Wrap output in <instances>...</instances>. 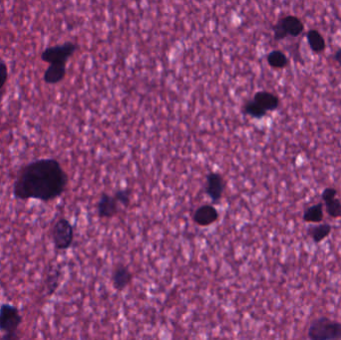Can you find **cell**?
I'll return each instance as SVG.
<instances>
[{"mask_svg": "<svg viewBox=\"0 0 341 340\" xmlns=\"http://www.w3.org/2000/svg\"><path fill=\"white\" fill-rule=\"evenodd\" d=\"M74 228L65 218L58 219L51 229V239L57 251H66L73 245Z\"/></svg>", "mask_w": 341, "mask_h": 340, "instance_id": "277c9868", "label": "cell"}, {"mask_svg": "<svg viewBox=\"0 0 341 340\" xmlns=\"http://www.w3.org/2000/svg\"><path fill=\"white\" fill-rule=\"evenodd\" d=\"M114 197L118 203H121L125 207H128L130 205V201H131V198H130L131 197V191L128 189L118 190V191H116Z\"/></svg>", "mask_w": 341, "mask_h": 340, "instance_id": "ffe728a7", "label": "cell"}, {"mask_svg": "<svg viewBox=\"0 0 341 340\" xmlns=\"http://www.w3.org/2000/svg\"><path fill=\"white\" fill-rule=\"evenodd\" d=\"M68 175L54 158H41L22 166L13 183L16 200L43 203L60 198L68 186Z\"/></svg>", "mask_w": 341, "mask_h": 340, "instance_id": "6da1fadb", "label": "cell"}, {"mask_svg": "<svg viewBox=\"0 0 341 340\" xmlns=\"http://www.w3.org/2000/svg\"><path fill=\"white\" fill-rule=\"evenodd\" d=\"M331 226L329 224H322L318 226H314L308 229V235L313 240L314 243L318 244L325 240L331 233Z\"/></svg>", "mask_w": 341, "mask_h": 340, "instance_id": "5bb4252c", "label": "cell"}, {"mask_svg": "<svg viewBox=\"0 0 341 340\" xmlns=\"http://www.w3.org/2000/svg\"><path fill=\"white\" fill-rule=\"evenodd\" d=\"M132 278H133L132 272L127 266L123 264L117 265L112 272L113 286L118 291L124 290L131 283Z\"/></svg>", "mask_w": 341, "mask_h": 340, "instance_id": "30bf717a", "label": "cell"}, {"mask_svg": "<svg viewBox=\"0 0 341 340\" xmlns=\"http://www.w3.org/2000/svg\"><path fill=\"white\" fill-rule=\"evenodd\" d=\"M219 218V212L213 205L201 206L195 211L193 215L194 223L200 227H208L216 223Z\"/></svg>", "mask_w": 341, "mask_h": 340, "instance_id": "9c48e42d", "label": "cell"}, {"mask_svg": "<svg viewBox=\"0 0 341 340\" xmlns=\"http://www.w3.org/2000/svg\"><path fill=\"white\" fill-rule=\"evenodd\" d=\"M336 196H337L336 189H334V188H327V189H325L323 191V193L321 195V199H322L323 202H325V201L331 200L333 198H336Z\"/></svg>", "mask_w": 341, "mask_h": 340, "instance_id": "7402d4cb", "label": "cell"}, {"mask_svg": "<svg viewBox=\"0 0 341 340\" xmlns=\"http://www.w3.org/2000/svg\"><path fill=\"white\" fill-rule=\"evenodd\" d=\"M119 212L118 202L114 196L107 193L101 194L97 203V213L101 219H111Z\"/></svg>", "mask_w": 341, "mask_h": 340, "instance_id": "ba28073f", "label": "cell"}, {"mask_svg": "<svg viewBox=\"0 0 341 340\" xmlns=\"http://www.w3.org/2000/svg\"><path fill=\"white\" fill-rule=\"evenodd\" d=\"M334 60L339 64L341 65V49H339L338 51H336V53L334 54Z\"/></svg>", "mask_w": 341, "mask_h": 340, "instance_id": "603a6c76", "label": "cell"}, {"mask_svg": "<svg viewBox=\"0 0 341 340\" xmlns=\"http://www.w3.org/2000/svg\"><path fill=\"white\" fill-rule=\"evenodd\" d=\"M254 100L258 103L263 109L268 111H274L279 106V99L276 95L267 92V91H259L255 94Z\"/></svg>", "mask_w": 341, "mask_h": 340, "instance_id": "7c38bea8", "label": "cell"}, {"mask_svg": "<svg viewBox=\"0 0 341 340\" xmlns=\"http://www.w3.org/2000/svg\"><path fill=\"white\" fill-rule=\"evenodd\" d=\"M8 80V67L6 63L0 61V90H1Z\"/></svg>", "mask_w": 341, "mask_h": 340, "instance_id": "44dd1931", "label": "cell"}, {"mask_svg": "<svg viewBox=\"0 0 341 340\" xmlns=\"http://www.w3.org/2000/svg\"><path fill=\"white\" fill-rule=\"evenodd\" d=\"M243 112H244V114H246L248 116H251L253 118H256V119H261L267 113V111L265 109H263L254 99L253 100H249V101H247L245 103V105L243 107Z\"/></svg>", "mask_w": 341, "mask_h": 340, "instance_id": "9a60e30c", "label": "cell"}, {"mask_svg": "<svg viewBox=\"0 0 341 340\" xmlns=\"http://www.w3.org/2000/svg\"><path fill=\"white\" fill-rule=\"evenodd\" d=\"M306 38L311 50L315 53H321L325 49V40L317 30H309L306 33Z\"/></svg>", "mask_w": 341, "mask_h": 340, "instance_id": "4fadbf2b", "label": "cell"}, {"mask_svg": "<svg viewBox=\"0 0 341 340\" xmlns=\"http://www.w3.org/2000/svg\"><path fill=\"white\" fill-rule=\"evenodd\" d=\"M60 270L59 269H54L52 272H50L47 277H46V286H47V294L52 295L56 289L59 286L60 282Z\"/></svg>", "mask_w": 341, "mask_h": 340, "instance_id": "d6986e66", "label": "cell"}, {"mask_svg": "<svg viewBox=\"0 0 341 340\" xmlns=\"http://www.w3.org/2000/svg\"><path fill=\"white\" fill-rule=\"evenodd\" d=\"M66 76V64L55 63L49 64L48 68L45 70L43 79L46 84L54 85L60 83Z\"/></svg>", "mask_w": 341, "mask_h": 340, "instance_id": "8fae6325", "label": "cell"}, {"mask_svg": "<svg viewBox=\"0 0 341 340\" xmlns=\"http://www.w3.org/2000/svg\"><path fill=\"white\" fill-rule=\"evenodd\" d=\"M323 206L325 207L326 213L331 218L337 219L341 217V202L337 198H333L331 200L325 201Z\"/></svg>", "mask_w": 341, "mask_h": 340, "instance_id": "ac0fdd59", "label": "cell"}, {"mask_svg": "<svg viewBox=\"0 0 341 340\" xmlns=\"http://www.w3.org/2000/svg\"><path fill=\"white\" fill-rule=\"evenodd\" d=\"M272 30L274 40L280 41L287 36H299L304 30V25L298 17L287 15L278 19V21L272 26Z\"/></svg>", "mask_w": 341, "mask_h": 340, "instance_id": "5b68a950", "label": "cell"}, {"mask_svg": "<svg viewBox=\"0 0 341 340\" xmlns=\"http://www.w3.org/2000/svg\"><path fill=\"white\" fill-rule=\"evenodd\" d=\"M307 335L312 340L341 339V322L325 316L316 318L310 323Z\"/></svg>", "mask_w": 341, "mask_h": 340, "instance_id": "3957f363", "label": "cell"}, {"mask_svg": "<svg viewBox=\"0 0 341 340\" xmlns=\"http://www.w3.org/2000/svg\"><path fill=\"white\" fill-rule=\"evenodd\" d=\"M21 323L22 316L17 306L10 303L0 305V332L2 333V339H18Z\"/></svg>", "mask_w": 341, "mask_h": 340, "instance_id": "7a4b0ae2", "label": "cell"}, {"mask_svg": "<svg viewBox=\"0 0 341 340\" xmlns=\"http://www.w3.org/2000/svg\"><path fill=\"white\" fill-rule=\"evenodd\" d=\"M77 50H78V45L76 43L65 42L60 45L47 47L41 53V60L48 64H55V63L66 64L67 61L70 59V57H72Z\"/></svg>", "mask_w": 341, "mask_h": 340, "instance_id": "8992f818", "label": "cell"}, {"mask_svg": "<svg viewBox=\"0 0 341 340\" xmlns=\"http://www.w3.org/2000/svg\"><path fill=\"white\" fill-rule=\"evenodd\" d=\"M323 220V204L318 203L309 207L303 214V221L306 223H320Z\"/></svg>", "mask_w": 341, "mask_h": 340, "instance_id": "2e32d148", "label": "cell"}, {"mask_svg": "<svg viewBox=\"0 0 341 340\" xmlns=\"http://www.w3.org/2000/svg\"><path fill=\"white\" fill-rule=\"evenodd\" d=\"M267 63L270 67L275 68V69H281L287 66L288 64V59L286 57V55L279 51V50H273L271 51L267 57Z\"/></svg>", "mask_w": 341, "mask_h": 340, "instance_id": "e0dca14e", "label": "cell"}, {"mask_svg": "<svg viewBox=\"0 0 341 340\" xmlns=\"http://www.w3.org/2000/svg\"><path fill=\"white\" fill-rule=\"evenodd\" d=\"M226 186L227 183L222 174L218 172H210L207 175L205 192L214 204L221 202L226 190Z\"/></svg>", "mask_w": 341, "mask_h": 340, "instance_id": "52a82bcc", "label": "cell"}]
</instances>
